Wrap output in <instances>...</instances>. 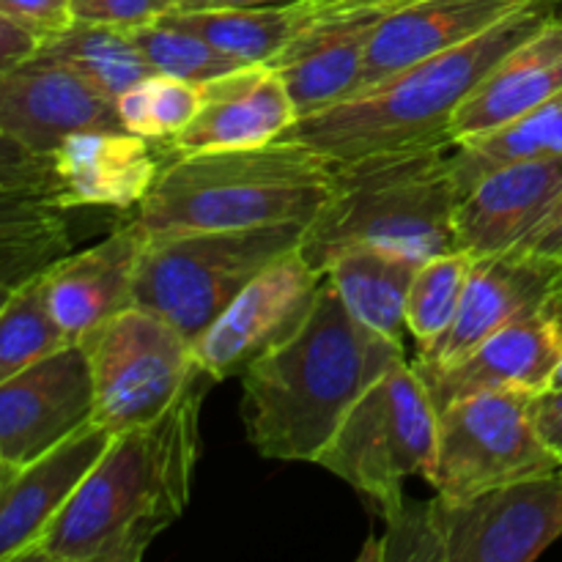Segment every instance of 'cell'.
Returning <instances> with one entry per match:
<instances>
[{
  "label": "cell",
  "instance_id": "cell-1",
  "mask_svg": "<svg viewBox=\"0 0 562 562\" xmlns=\"http://www.w3.org/2000/svg\"><path fill=\"white\" fill-rule=\"evenodd\" d=\"M209 382L198 368L162 415L113 434L27 560L140 562L190 505Z\"/></svg>",
  "mask_w": 562,
  "mask_h": 562
},
{
  "label": "cell",
  "instance_id": "cell-2",
  "mask_svg": "<svg viewBox=\"0 0 562 562\" xmlns=\"http://www.w3.org/2000/svg\"><path fill=\"white\" fill-rule=\"evenodd\" d=\"M401 360L404 344L366 327L324 278L300 329L241 373L247 439L263 459L316 464L357 398Z\"/></svg>",
  "mask_w": 562,
  "mask_h": 562
},
{
  "label": "cell",
  "instance_id": "cell-3",
  "mask_svg": "<svg viewBox=\"0 0 562 562\" xmlns=\"http://www.w3.org/2000/svg\"><path fill=\"white\" fill-rule=\"evenodd\" d=\"M335 168L289 140L187 154L165 165L132 223L143 236L311 223L333 195Z\"/></svg>",
  "mask_w": 562,
  "mask_h": 562
},
{
  "label": "cell",
  "instance_id": "cell-4",
  "mask_svg": "<svg viewBox=\"0 0 562 562\" xmlns=\"http://www.w3.org/2000/svg\"><path fill=\"white\" fill-rule=\"evenodd\" d=\"M547 20H552V5L538 0L461 47L417 60L322 113L296 119L278 140L302 143L335 162H346L373 151L450 137V119L467 93Z\"/></svg>",
  "mask_w": 562,
  "mask_h": 562
},
{
  "label": "cell",
  "instance_id": "cell-5",
  "mask_svg": "<svg viewBox=\"0 0 562 562\" xmlns=\"http://www.w3.org/2000/svg\"><path fill=\"white\" fill-rule=\"evenodd\" d=\"M453 146L437 137L338 162L333 195L302 228L300 256L327 274L355 247H393L423 261L453 252Z\"/></svg>",
  "mask_w": 562,
  "mask_h": 562
},
{
  "label": "cell",
  "instance_id": "cell-6",
  "mask_svg": "<svg viewBox=\"0 0 562 562\" xmlns=\"http://www.w3.org/2000/svg\"><path fill=\"white\" fill-rule=\"evenodd\" d=\"M302 228L305 223L146 236L135 267V305L195 346L252 278L300 247Z\"/></svg>",
  "mask_w": 562,
  "mask_h": 562
},
{
  "label": "cell",
  "instance_id": "cell-7",
  "mask_svg": "<svg viewBox=\"0 0 562 562\" xmlns=\"http://www.w3.org/2000/svg\"><path fill=\"white\" fill-rule=\"evenodd\" d=\"M437 417L415 362L401 360L357 398L316 464L371 497L390 516L406 505V481H431Z\"/></svg>",
  "mask_w": 562,
  "mask_h": 562
},
{
  "label": "cell",
  "instance_id": "cell-8",
  "mask_svg": "<svg viewBox=\"0 0 562 562\" xmlns=\"http://www.w3.org/2000/svg\"><path fill=\"white\" fill-rule=\"evenodd\" d=\"M530 390H492L445 406L437 417L431 488L467 499L505 483L562 470L532 423Z\"/></svg>",
  "mask_w": 562,
  "mask_h": 562
},
{
  "label": "cell",
  "instance_id": "cell-9",
  "mask_svg": "<svg viewBox=\"0 0 562 562\" xmlns=\"http://www.w3.org/2000/svg\"><path fill=\"white\" fill-rule=\"evenodd\" d=\"M93 379V423L121 434L154 420L198 371L195 346L146 307H126L82 335Z\"/></svg>",
  "mask_w": 562,
  "mask_h": 562
},
{
  "label": "cell",
  "instance_id": "cell-10",
  "mask_svg": "<svg viewBox=\"0 0 562 562\" xmlns=\"http://www.w3.org/2000/svg\"><path fill=\"white\" fill-rule=\"evenodd\" d=\"M439 562H532L562 536V470L428 503Z\"/></svg>",
  "mask_w": 562,
  "mask_h": 562
},
{
  "label": "cell",
  "instance_id": "cell-11",
  "mask_svg": "<svg viewBox=\"0 0 562 562\" xmlns=\"http://www.w3.org/2000/svg\"><path fill=\"white\" fill-rule=\"evenodd\" d=\"M324 278L327 274L313 269L300 250L269 263L195 340L198 368L214 382L241 376L258 357L300 329Z\"/></svg>",
  "mask_w": 562,
  "mask_h": 562
},
{
  "label": "cell",
  "instance_id": "cell-12",
  "mask_svg": "<svg viewBox=\"0 0 562 562\" xmlns=\"http://www.w3.org/2000/svg\"><path fill=\"white\" fill-rule=\"evenodd\" d=\"M404 0H351V3H313L311 16L272 69L283 77L296 119L322 113L360 91L376 27Z\"/></svg>",
  "mask_w": 562,
  "mask_h": 562
},
{
  "label": "cell",
  "instance_id": "cell-13",
  "mask_svg": "<svg viewBox=\"0 0 562 562\" xmlns=\"http://www.w3.org/2000/svg\"><path fill=\"white\" fill-rule=\"evenodd\" d=\"M0 132L49 154L77 132H126L119 104L82 71L38 47L0 80Z\"/></svg>",
  "mask_w": 562,
  "mask_h": 562
},
{
  "label": "cell",
  "instance_id": "cell-14",
  "mask_svg": "<svg viewBox=\"0 0 562 562\" xmlns=\"http://www.w3.org/2000/svg\"><path fill=\"white\" fill-rule=\"evenodd\" d=\"M93 379L80 344H66L0 384V456L27 464L93 423Z\"/></svg>",
  "mask_w": 562,
  "mask_h": 562
},
{
  "label": "cell",
  "instance_id": "cell-15",
  "mask_svg": "<svg viewBox=\"0 0 562 562\" xmlns=\"http://www.w3.org/2000/svg\"><path fill=\"white\" fill-rule=\"evenodd\" d=\"M560 272V263L527 252L475 258L453 324L437 344L420 349L415 362L448 368L508 324L547 311Z\"/></svg>",
  "mask_w": 562,
  "mask_h": 562
},
{
  "label": "cell",
  "instance_id": "cell-16",
  "mask_svg": "<svg viewBox=\"0 0 562 562\" xmlns=\"http://www.w3.org/2000/svg\"><path fill=\"white\" fill-rule=\"evenodd\" d=\"M113 434L97 423L27 464H0V562L31 558Z\"/></svg>",
  "mask_w": 562,
  "mask_h": 562
},
{
  "label": "cell",
  "instance_id": "cell-17",
  "mask_svg": "<svg viewBox=\"0 0 562 562\" xmlns=\"http://www.w3.org/2000/svg\"><path fill=\"white\" fill-rule=\"evenodd\" d=\"M562 357V316L547 311L508 324L448 368L417 366L437 415L453 401L492 390L541 393Z\"/></svg>",
  "mask_w": 562,
  "mask_h": 562
},
{
  "label": "cell",
  "instance_id": "cell-18",
  "mask_svg": "<svg viewBox=\"0 0 562 562\" xmlns=\"http://www.w3.org/2000/svg\"><path fill=\"white\" fill-rule=\"evenodd\" d=\"M296 121L283 77L269 64L241 66L201 86V108L176 137L170 157L272 143Z\"/></svg>",
  "mask_w": 562,
  "mask_h": 562
},
{
  "label": "cell",
  "instance_id": "cell-19",
  "mask_svg": "<svg viewBox=\"0 0 562 562\" xmlns=\"http://www.w3.org/2000/svg\"><path fill=\"white\" fill-rule=\"evenodd\" d=\"M560 190L562 157L525 159L492 170L456 203V250L472 258L516 250Z\"/></svg>",
  "mask_w": 562,
  "mask_h": 562
},
{
  "label": "cell",
  "instance_id": "cell-20",
  "mask_svg": "<svg viewBox=\"0 0 562 562\" xmlns=\"http://www.w3.org/2000/svg\"><path fill=\"white\" fill-rule=\"evenodd\" d=\"M162 140L132 132H77L49 157L58 176V201L66 209L137 206L165 165L170 162Z\"/></svg>",
  "mask_w": 562,
  "mask_h": 562
},
{
  "label": "cell",
  "instance_id": "cell-21",
  "mask_svg": "<svg viewBox=\"0 0 562 562\" xmlns=\"http://www.w3.org/2000/svg\"><path fill=\"white\" fill-rule=\"evenodd\" d=\"M143 241L146 236L130 220L108 239L69 252L44 272L49 313L69 344L135 305V267Z\"/></svg>",
  "mask_w": 562,
  "mask_h": 562
},
{
  "label": "cell",
  "instance_id": "cell-22",
  "mask_svg": "<svg viewBox=\"0 0 562 562\" xmlns=\"http://www.w3.org/2000/svg\"><path fill=\"white\" fill-rule=\"evenodd\" d=\"M532 3L538 0H404L376 27L360 91L417 60L472 42Z\"/></svg>",
  "mask_w": 562,
  "mask_h": 562
},
{
  "label": "cell",
  "instance_id": "cell-23",
  "mask_svg": "<svg viewBox=\"0 0 562 562\" xmlns=\"http://www.w3.org/2000/svg\"><path fill=\"white\" fill-rule=\"evenodd\" d=\"M562 93V20H547L467 93L450 119L453 143L510 124Z\"/></svg>",
  "mask_w": 562,
  "mask_h": 562
},
{
  "label": "cell",
  "instance_id": "cell-24",
  "mask_svg": "<svg viewBox=\"0 0 562 562\" xmlns=\"http://www.w3.org/2000/svg\"><path fill=\"white\" fill-rule=\"evenodd\" d=\"M423 263V258L393 247H355L329 263L327 280L366 327L401 340L406 329V300Z\"/></svg>",
  "mask_w": 562,
  "mask_h": 562
},
{
  "label": "cell",
  "instance_id": "cell-25",
  "mask_svg": "<svg viewBox=\"0 0 562 562\" xmlns=\"http://www.w3.org/2000/svg\"><path fill=\"white\" fill-rule=\"evenodd\" d=\"M69 212L55 198H0V283L20 289L69 256Z\"/></svg>",
  "mask_w": 562,
  "mask_h": 562
},
{
  "label": "cell",
  "instance_id": "cell-26",
  "mask_svg": "<svg viewBox=\"0 0 562 562\" xmlns=\"http://www.w3.org/2000/svg\"><path fill=\"white\" fill-rule=\"evenodd\" d=\"M311 11L313 3H302L289 9L165 11L162 16L203 36L239 66H258L272 64L283 53L285 44L307 22Z\"/></svg>",
  "mask_w": 562,
  "mask_h": 562
},
{
  "label": "cell",
  "instance_id": "cell-27",
  "mask_svg": "<svg viewBox=\"0 0 562 562\" xmlns=\"http://www.w3.org/2000/svg\"><path fill=\"white\" fill-rule=\"evenodd\" d=\"M547 157H562V93L510 124L456 143L450 170L461 198L483 176L503 165Z\"/></svg>",
  "mask_w": 562,
  "mask_h": 562
},
{
  "label": "cell",
  "instance_id": "cell-28",
  "mask_svg": "<svg viewBox=\"0 0 562 562\" xmlns=\"http://www.w3.org/2000/svg\"><path fill=\"white\" fill-rule=\"evenodd\" d=\"M58 55L66 64L88 77L93 86L119 102L130 88L140 86L154 75L130 27L97 25V22H71L64 33L38 44Z\"/></svg>",
  "mask_w": 562,
  "mask_h": 562
},
{
  "label": "cell",
  "instance_id": "cell-29",
  "mask_svg": "<svg viewBox=\"0 0 562 562\" xmlns=\"http://www.w3.org/2000/svg\"><path fill=\"white\" fill-rule=\"evenodd\" d=\"M66 344L69 340L49 313L44 274H38L20 285L0 311V384Z\"/></svg>",
  "mask_w": 562,
  "mask_h": 562
},
{
  "label": "cell",
  "instance_id": "cell-30",
  "mask_svg": "<svg viewBox=\"0 0 562 562\" xmlns=\"http://www.w3.org/2000/svg\"><path fill=\"white\" fill-rule=\"evenodd\" d=\"M475 258L464 250L428 258L415 274V283L406 300V333L420 344V349L437 344L453 324L470 280Z\"/></svg>",
  "mask_w": 562,
  "mask_h": 562
},
{
  "label": "cell",
  "instance_id": "cell-31",
  "mask_svg": "<svg viewBox=\"0 0 562 562\" xmlns=\"http://www.w3.org/2000/svg\"><path fill=\"white\" fill-rule=\"evenodd\" d=\"M130 33L154 75L176 77V80L192 82V86H206L228 71L241 69L234 58L212 47L206 38L176 25L168 16H157L146 25L130 27Z\"/></svg>",
  "mask_w": 562,
  "mask_h": 562
},
{
  "label": "cell",
  "instance_id": "cell-32",
  "mask_svg": "<svg viewBox=\"0 0 562 562\" xmlns=\"http://www.w3.org/2000/svg\"><path fill=\"white\" fill-rule=\"evenodd\" d=\"M119 115L126 132L151 140H170L179 135L201 108V86L151 75L119 99Z\"/></svg>",
  "mask_w": 562,
  "mask_h": 562
},
{
  "label": "cell",
  "instance_id": "cell-33",
  "mask_svg": "<svg viewBox=\"0 0 562 562\" xmlns=\"http://www.w3.org/2000/svg\"><path fill=\"white\" fill-rule=\"evenodd\" d=\"M0 198H55L58 201V176H55L53 157L31 151L20 140L0 132Z\"/></svg>",
  "mask_w": 562,
  "mask_h": 562
},
{
  "label": "cell",
  "instance_id": "cell-34",
  "mask_svg": "<svg viewBox=\"0 0 562 562\" xmlns=\"http://www.w3.org/2000/svg\"><path fill=\"white\" fill-rule=\"evenodd\" d=\"M0 16L11 20L44 44L75 22L71 0H0Z\"/></svg>",
  "mask_w": 562,
  "mask_h": 562
},
{
  "label": "cell",
  "instance_id": "cell-35",
  "mask_svg": "<svg viewBox=\"0 0 562 562\" xmlns=\"http://www.w3.org/2000/svg\"><path fill=\"white\" fill-rule=\"evenodd\" d=\"M168 11L165 0H71L77 22L137 27L154 22Z\"/></svg>",
  "mask_w": 562,
  "mask_h": 562
},
{
  "label": "cell",
  "instance_id": "cell-36",
  "mask_svg": "<svg viewBox=\"0 0 562 562\" xmlns=\"http://www.w3.org/2000/svg\"><path fill=\"white\" fill-rule=\"evenodd\" d=\"M514 252L547 258V261H554L562 267V190L552 201V206L547 209V214L538 220L536 228L519 241Z\"/></svg>",
  "mask_w": 562,
  "mask_h": 562
},
{
  "label": "cell",
  "instance_id": "cell-37",
  "mask_svg": "<svg viewBox=\"0 0 562 562\" xmlns=\"http://www.w3.org/2000/svg\"><path fill=\"white\" fill-rule=\"evenodd\" d=\"M532 423L549 453L558 456L562 464V387H547L536 395Z\"/></svg>",
  "mask_w": 562,
  "mask_h": 562
},
{
  "label": "cell",
  "instance_id": "cell-38",
  "mask_svg": "<svg viewBox=\"0 0 562 562\" xmlns=\"http://www.w3.org/2000/svg\"><path fill=\"white\" fill-rule=\"evenodd\" d=\"M38 49V38L31 36L27 31H22L20 25H14L11 20L0 16V80L14 69L16 64L33 55Z\"/></svg>",
  "mask_w": 562,
  "mask_h": 562
},
{
  "label": "cell",
  "instance_id": "cell-39",
  "mask_svg": "<svg viewBox=\"0 0 562 562\" xmlns=\"http://www.w3.org/2000/svg\"><path fill=\"white\" fill-rule=\"evenodd\" d=\"M313 3V0H184L170 11H201V9H289V5Z\"/></svg>",
  "mask_w": 562,
  "mask_h": 562
},
{
  "label": "cell",
  "instance_id": "cell-40",
  "mask_svg": "<svg viewBox=\"0 0 562 562\" xmlns=\"http://www.w3.org/2000/svg\"><path fill=\"white\" fill-rule=\"evenodd\" d=\"M16 289H11V285H5V283H0V311H3L5 307V302L11 300V294H14Z\"/></svg>",
  "mask_w": 562,
  "mask_h": 562
},
{
  "label": "cell",
  "instance_id": "cell-41",
  "mask_svg": "<svg viewBox=\"0 0 562 562\" xmlns=\"http://www.w3.org/2000/svg\"><path fill=\"white\" fill-rule=\"evenodd\" d=\"M549 387H562V357H560L558 368H554V373H552V382H549Z\"/></svg>",
  "mask_w": 562,
  "mask_h": 562
},
{
  "label": "cell",
  "instance_id": "cell-42",
  "mask_svg": "<svg viewBox=\"0 0 562 562\" xmlns=\"http://www.w3.org/2000/svg\"><path fill=\"white\" fill-rule=\"evenodd\" d=\"M549 307H552L558 316H562V294H552V300H549Z\"/></svg>",
  "mask_w": 562,
  "mask_h": 562
},
{
  "label": "cell",
  "instance_id": "cell-43",
  "mask_svg": "<svg viewBox=\"0 0 562 562\" xmlns=\"http://www.w3.org/2000/svg\"><path fill=\"white\" fill-rule=\"evenodd\" d=\"M549 5H552L554 20H562V0H549Z\"/></svg>",
  "mask_w": 562,
  "mask_h": 562
},
{
  "label": "cell",
  "instance_id": "cell-44",
  "mask_svg": "<svg viewBox=\"0 0 562 562\" xmlns=\"http://www.w3.org/2000/svg\"><path fill=\"white\" fill-rule=\"evenodd\" d=\"M316 5H329V3H351V0H313Z\"/></svg>",
  "mask_w": 562,
  "mask_h": 562
},
{
  "label": "cell",
  "instance_id": "cell-45",
  "mask_svg": "<svg viewBox=\"0 0 562 562\" xmlns=\"http://www.w3.org/2000/svg\"><path fill=\"white\" fill-rule=\"evenodd\" d=\"M181 3H184V0H165V5H168V11L176 9V5H181Z\"/></svg>",
  "mask_w": 562,
  "mask_h": 562
},
{
  "label": "cell",
  "instance_id": "cell-46",
  "mask_svg": "<svg viewBox=\"0 0 562 562\" xmlns=\"http://www.w3.org/2000/svg\"><path fill=\"white\" fill-rule=\"evenodd\" d=\"M554 294H562V272H560V278H558V285H554Z\"/></svg>",
  "mask_w": 562,
  "mask_h": 562
},
{
  "label": "cell",
  "instance_id": "cell-47",
  "mask_svg": "<svg viewBox=\"0 0 562 562\" xmlns=\"http://www.w3.org/2000/svg\"><path fill=\"white\" fill-rule=\"evenodd\" d=\"M0 464H3V456H0Z\"/></svg>",
  "mask_w": 562,
  "mask_h": 562
}]
</instances>
